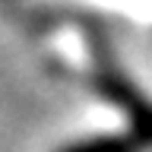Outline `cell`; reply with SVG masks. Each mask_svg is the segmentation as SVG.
<instances>
[{"mask_svg": "<svg viewBox=\"0 0 152 152\" xmlns=\"http://www.w3.org/2000/svg\"><path fill=\"white\" fill-rule=\"evenodd\" d=\"M57 152H149V146L133 130H127V133H95L86 140L66 142Z\"/></svg>", "mask_w": 152, "mask_h": 152, "instance_id": "2", "label": "cell"}, {"mask_svg": "<svg viewBox=\"0 0 152 152\" xmlns=\"http://www.w3.org/2000/svg\"><path fill=\"white\" fill-rule=\"evenodd\" d=\"M89 48H92V86H95V92L104 95L130 121V130L152 149V98L121 70V64L114 60L111 45L104 41V35L92 32L89 35Z\"/></svg>", "mask_w": 152, "mask_h": 152, "instance_id": "1", "label": "cell"}]
</instances>
